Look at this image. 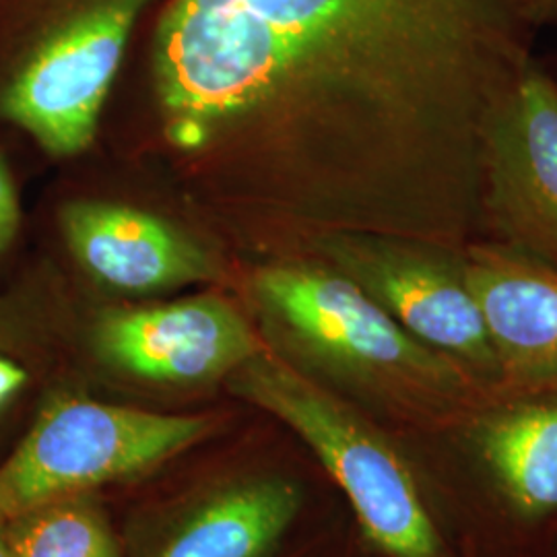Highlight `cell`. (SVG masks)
Masks as SVG:
<instances>
[{"instance_id": "5b68a950", "label": "cell", "mask_w": 557, "mask_h": 557, "mask_svg": "<svg viewBox=\"0 0 557 557\" xmlns=\"http://www.w3.org/2000/svg\"><path fill=\"white\" fill-rule=\"evenodd\" d=\"M209 416H170L54 395L0 465V527L106 483L140 478L199 444Z\"/></svg>"}, {"instance_id": "277c9868", "label": "cell", "mask_w": 557, "mask_h": 557, "mask_svg": "<svg viewBox=\"0 0 557 557\" xmlns=\"http://www.w3.org/2000/svg\"><path fill=\"white\" fill-rule=\"evenodd\" d=\"M230 388L304 440L384 556L442 557L436 522L409 465L354 405L269 345L230 374Z\"/></svg>"}, {"instance_id": "7a4b0ae2", "label": "cell", "mask_w": 557, "mask_h": 557, "mask_svg": "<svg viewBox=\"0 0 557 557\" xmlns=\"http://www.w3.org/2000/svg\"><path fill=\"white\" fill-rule=\"evenodd\" d=\"M252 298L278 356L331 391L409 421L475 413L498 397L457 359L405 331L329 262L296 252L262 267Z\"/></svg>"}, {"instance_id": "6da1fadb", "label": "cell", "mask_w": 557, "mask_h": 557, "mask_svg": "<svg viewBox=\"0 0 557 557\" xmlns=\"http://www.w3.org/2000/svg\"><path fill=\"white\" fill-rule=\"evenodd\" d=\"M539 0H165V139L299 250L329 234L481 238L490 126Z\"/></svg>"}, {"instance_id": "30bf717a", "label": "cell", "mask_w": 557, "mask_h": 557, "mask_svg": "<svg viewBox=\"0 0 557 557\" xmlns=\"http://www.w3.org/2000/svg\"><path fill=\"white\" fill-rule=\"evenodd\" d=\"M62 232L89 275L122 294H156L220 277L215 260L172 223L128 205L77 200Z\"/></svg>"}, {"instance_id": "ba28073f", "label": "cell", "mask_w": 557, "mask_h": 557, "mask_svg": "<svg viewBox=\"0 0 557 557\" xmlns=\"http://www.w3.org/2000/svg\"><path fill=\"white\" fill-rule=\"evenodd\" d=\"M94 347L110 368L161 384H202L236 372L264 349L252 324L220 296L101 314Z\"/></svg>"}, {"instance_id": "4fadbf2b", "label": "cell", "mask_w": 557, "mask_h": 557, "mask_svg": "<svg viewBox=\"0 0 557 557\" xmlns=\"http://www.w3.org/2000/svg\"><path fill=\"white\" fill-rule=\"evenodd\" d=\"M0 535L13 557H120L119 539L91 494L25 512Z\"/></svg>"}, {"instance_id": "9c48e42d", "label": "cell", "mask_w": 557, "mask_h": 557, "mask_svg": "<svg viewBox=\"0 0 557 557\" xmlns=\"http://www.w3.org/2000/svg\"><path fill=\"white\" fill-rule=\"evenodd\" d=\"M499 363V395L557 388V267L490 239L465 246Z\"/></svg>"}, {"instance_id": "3957f363", "label": "cell", "mask_w": 557, "mask_h": 557, "mask_svg": "<svg viewBox=\"0 0 557 557\" xmlns=\"http://www.w3.org/2000/svg\"><path fill=\"white\" fill-rule=\"evenodd\" d=\"M158 0H23L0 71V116L50 156L81 153L96 135L143 13Z\"/></svg>"}, {"instance_id": "5bb4252c", "label": "cell", "mask_w": 557, "mask_h": 557, "mask_svg": "<svg viewBox=\"0 0 557 557\" xmlns=\"http://www.w3.org/2000/svg\"><path fill=\"white\" fill-rule=\"evenodd\" d=\"M21 223L20 199L9 168L0 156V252L11 246Z\"/></svg>"}, {"instance_id": "52a82bcc", "label": "cell", "mask_w": 557, "mask_h": 557, "mask_svg": "<svg viewBox=\"0 0 557 557\" xmlns=\"http://www.w3.org/2000/svg\"><path fill=\"white\" fill-rule=\"evenodd\" d=\"M479 207L481 239L557 267V79L539 59L490 126Z\"/></svg>"}, {"instance_id": "e0dca14e", "label": "cell", "mask_w": 557, "mask_h": 557, "mask_svg": "<svg viewBox=\"0 0 557 557\" xmlns=\"http://www.w3.org/2000/svg\"><path fill=\"white\" fill-rule=\"evenodd\" d=\"M539 21L543 27L557 25V0H539Z\"/></svg>"}, {"instance_id": "8fae6325", "label": "cell", "mask_w": 557, "mask_h": 557, "mask_svg": "<svg viewBox=\"0 0 557 557\" xmlns=\"http://www.w3.org/2000/svg\"><path fill=\"white\" fill-rule=\"evenodd\" d=\"M301 492L289 479H248L221 490L149 557H267L296 520Z\"/></svg>"}, {"instance_id": "7c38bea8", "label": "cell", "mask_w": 557, "mask_h": 557, "mask_svg": "<svg viewBox=\"0 0 557 557\" xmlns=\"http://www.w3.org/2000/svg\"><path fill=\"white\" fill-rule=\"evenodd\" d=\"M479 457L520 517L557 510V398L487 411L475 428Z\"/></svg>"}, {"instance_id": "9a60e30c", "label": "cell", "mask_w": 557, "mask_h": 557, "mask_svg": "<svg viewBox=\"0 0 557 557\" xmlns=\"http://www.w3.org/2000/svg\"><path fill=\"white\" fill-rule=\"evenodd\" d=\"M23 341L25 324L20 312L9 301H0V351H13Z\"/></svg>"}, {"instance_id": "8992f818", "label": "cell", "mask_w": 557, "mask_h": 557, "mask_svg": "<svg viewBox=\"0 0 557 557\" xmlns=\"http://www.w3.org/2000/svg\"><path fill=\"white\" fill-rule=\"evenodd\" d=\"M335 267L428 347L442 351L499 395V363L478 298L467 281L465 248L432 239L338 232L306 246Z\"/></svg>"}, {"instance_id": "2e32d148", "label": "cell", "mask_w": 557, "mask_h": 557, "mask_svg": "<svg viewBox=\"0 0 557 557\" xmlns=\"http://www.w3.org/2000/svg\"><path fill=\"white\" fill-rule=\"evenodd\" d=\"M27 382V372L17 361L0 351V409L9 405V400L20 393Z\"/></svg>"}, {"instance_id": "ac0fdd59", "label": "cell", "mask_w": 557, "mask_h": 557, "mask_svg": "<svg viewBox=\"0 0 557 557\" xmlns=\"http://www.w3.org/2000/svg\"><path fill=\"white\" fill-rule=\"evenodd\" d=\"M0 557H13L11 556V552H9V547H7V543H4L2 535H0Z\"/></svg>"}]
</instances>
